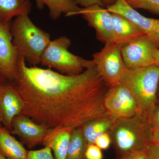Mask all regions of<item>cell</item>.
Listing matches in <instances>:
<instances>
[{
    "instance_id": "obj_1",
    "label": "cell",
    "mask_w": 159,
    "mask_h": 159,
    "mask_svg": "<svg viewBox=\"0 0 159 159\" xmlns=\"http://www.w3.org/2000/svg\"><path fill=\"white\" fill-rule=\"evenodd\" d=\"M10 83L22 101L21 114L48 128H80L109 116L103 103L109 87L94 65L80 74L67 75L29 66L20 57L16 75Z\"/></svg>"
},
{
    "instance_id": "obj_2",
    "label": "cell",
    "mask_w": 159,
    "mask_h": 159,
    "mask_svg": "<svg viewBox=\"0 0 159 159\" xmlns=\"http://www.w3.org/2000/svg\"><path fill=\"white\" fill-rule=\"evenodd\" d=\"M133 97L138 109L137 116L148 126L158 101L159 67L152 65L125 71L120 83Z\"/></svg>"
},
{
    "instance_id": "obj_3",
    "label": "cell",
    "mask_w": 159,
    "mask_h": 159,
    "mask_svg": "<svg viewBox=\"0 0 159 159\" xmlns=\"http://www.w3.org/2000/svg\"><path fill=\"white\" fill-rule=\"evenodd\" d=\"M10 29L20 57L32 66L40 64L42 55L51 41L49 33L35 25L29 15L16 17L11 22Z\"/></svg>"
},
{
    "instance_id": "obj_4",
    "label": "cell",
    "mask_w": 159,
    "mask_h": 159,
    "mask_svg": "<svg viewBox=\"0 0 159 159\" xmlns=\"http://www.w3.org/2000/svg\"><path fill=\"white\" fill-rule=\"evenodd\" d=\"M71 42L65 36L51 40L42 55V65L53 68L67 75L80 74L94 64L88 60L71 53L69 51Z\"/></svg>"
},
{
    "instance_id": "obj_5",
    "label": "cell",
    "mask_w": 159,
    "mask_h": 159,
    "mask_svg": "<svg viewBox=\"0 0 159 159\" xmlns=\"http://www.w3.org/2000/svg\"><path fill=\"white\" fill-rule=\"evenodd\" d=\"M109 133L122 156L146 148L151 143L148 125L137 116L116 120Z\"/></svg>"
},
{
    "instance_id": "obj_6",
    "label": "cell",
    "mask_w": 159,
    "mask_h": 159,
    "mask_svg": "<svg viewBox=\"0 0 159 159\" xmlns=\"http://www.w3.org/2000/svg\"><path fill=\"white\" fill-rule=\"evenodd\" d=\"M121 47L117 43H106L101 51L93 54L96 70L109 87L119 84L127 70Z\"/></svg>"
},
{
    "instance_id": "obj_7",
    "label": "cell",
    "mask_w": 159,
    "mask_h": 159,
    "mask_svg": "<svg viewBox=\"0 0 159 159\" xmlns=\"http://www.w3.org/2000/svg\"><path fill=\"white\" fill-rule=\"evenodd\" d=\"M157 49L145 34L123 45L121 54L126 69L135 70L153 65Z\"/></svg>"
},
{
    "instance_id": "obj_8",
    "label": "cell",
    "mask_w": 159,
    "mask_h": 159,
    "mask_svg": "<svg viewBox=\"0 0 159 159\" xmlns=\"http://www.w3.org/2000/svg\"><path fill=\"white\" fill-rule=\"evenodd\" d=\"M103 103L106 112L115 121L138 115L134 99L128 90L120 84L108 88Z\"/></svg>"
},
{
    "instance_id": "obj_9",
    "label": "cell",
    "mask_w": 159,
    "mask_h": 159,
    "mask_svg": "<svg viewBox=\"0 0 159 159\" xmlns=\"http://www.w3.org/2000/svg\"><path fill=\"white\" fill-rule=\"evenodd\" d=\"M99 5H94L86 8H81L75 16H82L89 25L95 29L97 38L100 41L105 43H117L111 13Z\"/></svg>"
},
{
    "instance_id": "obj_10",
    "label": "cell",
    "mask_w": 159,
    "mask_h": 159,
    "mask_svg": "<svg viewBox=\"0 0 159 159\" xmlns=\"http://www.w3.org/2000/svg\"><path fill=\"white\" fill-rule=\"evenodd\" d=\"M11 23L0 20V73L10 82L16 75L20 58L12 41Z\"/></svg>"
},
{
    "instance_id": "obj_11",
    "label": "cell",
    "mask_w": 159,
    "mask_h": 159,
    "mask_svg": "<svg viewBox=\"0 0 159 159\" xmlns=\"http://www.w3.org/2000/svg\"><path fill=\"white\" fill-rule=\"evenodd\" d=\"M107 9L111 13H117L130 20L141 29L159 48V19L145 17L139 13L125 0H116Z\"/></svg>"
},
{
    "instance_id": "obj_12",
    "label": "cell",
    "mask_w": 159,
    "mask_h": 159,
    "mask_svg": "<svg viewBox=\"0 0 159 159\" xmlns=\"http://www.w3.org/2000/svg\"><path fill=\"white\" fill-rule=\"evenodd\" d=\"M49 128L20 114L13 119L9 132L18 136L29 148L42 144Z\"/></svg>"
},
{
    "instance_id": "obj_13",
    "label": "cell",
    "mask_w": 159,
    "mask_h": 159,
    "mask_svg": "<svg viewBox=\"0 0 159 159\" xmlns=\"http://www.w3.org/2000/svg\"><path fill=\"white\" fill-rule=\"evenodd\" d=\"M23 109L22 101L17 91L11 83H7L0 94V112L5 128L10 131L13 119L21 114Z\"/></svg>"
},
{
    "instance_id": "obj_14",
    "label": "cell",
    "mask_w": 159,
    "mask_h": 159,
    "mask_svg": "<svg viewBox=\"0 0 159 159\" xmlns=\"http://www.w3.org/2000/svg\"><path fill=\"white\" fill-rule=\"evenodd\" d=\"M72 129L62 126L49 129L42 144L51 148L55 159H66Z\"/></svg>"
},
{
    "instance_id": "obj_15",
    "label": "cell",
    "mask_w": 159,
    "mask_h": 159,
    "mask_svg": "<svg viewBox=\"0 0 159 159\" xmlns=\"http://www.w3.org/2000/svg\"><path fill=\"white\" fill-rule=\"evenodd\" d=\"M111 15L114 32L117 43L120 46L145 34L138 26L125 16L115 13H111Z\"/></svg>"
},
{
    "instance_id": "obj_16",
    "label": "cell",
    "mask_w": 159,
    "mask_h": 159,
    "mask_svg": "<svg viewBox=\"0 0 159 159\" xmlns=\"http://www.w3.org/2000/svg\"><path fill=\"white\" fill-rule=\"evenodd\" d=\"M29 151L8 129L0 126V154L8 159H27Z\"/></svg>"
},
{
    "instance_id": "obj_17",
    "label": "cell",
    "mask_w": 159,
    "mask_h": 159,
    "mask_svg": "<svg viewBox=\"0 0 159 159\" xmlns=\"http://www.w3.org/2000/svg\"><path fill=\"white\" fill-rule=\"evenodd\" d=\"M115 120L109 116L94 119L83 126V134L88 145L93 144L99 136L109 132Z\"/></svg>"
},
{
    "instance_id": "obj_18",
    "label": "cell",
    "mask_w": 159,
    "mask_h": 159,
    "mask_svg": "<svg viewBox=\"0 0 159 159\" xmlns=\"http://www.w3.org/2000/svg\"><path fill=\"white\" fill-rule=\"evenodd\" d=\"M31 9L29 0H0V20L11 22L14 17L29 15Z\"/></svg>"
},
{
    "instance_id": "obj_19",
    "label": "cell",
    "mask_w": 159,
    "mask_h": 159,
    "mask_svg": "<svg viewBox=\"0 0 159 159\" xmlns=\"http://www.w3.org/2000/svg\"><path fill=\"white\" fill-rule=\"evenodd\" d=\"M44 5L48 8L49 16L53 20L58 19L63 14L66 16H75L81 8L75 0H42Z\"/></svg>"
},
{
    "instance_id": "obj_20",
    "label": "cell",
    "mask_w": 159,
    "mask_h": 159,
    "mask_svg": "<svg viewBox=\"0 0 159 159\" xmlns=\"http://www.w3.org/2000/svg\"><path fill=\"white\" fill-rule=\"evenodd\" d=\"M87 145L83 134L82 128L73 129L66 159H85Z\"/></svg>"
},
{
    "instance_id": "obj_21",
    "label": "cell",
    "mask_w": 159,
    "mask_h": 159,
    "mask_svg": "<svg viewBox=\"0 0 159 159\" xmlns=\"http://www.w3.org/2000/svg\"><path fill=\"white\" fill-rule=\"evenodd\" d=\"M134 9L148 10L152 13L159 14V0H125Z\"/></svg>"
},
{
    "instance_id": "obj_22",
    "label": "cell",
    "mask_w": 159,
    "mask_h": 159,
    "mask_svg": "<svg viewBox=\"0 0 159 159\" xmlns=\"http://www.w3.org/2000/svg\"><path fill=\"white\" fill-rule=\"evenodd\" d=\"M27 159H55L50 148L44 146L39 150H30Z\"/></svg>"
},
{
    "instance_id": "obj_23",
    "label": "cell",
    "mask_w": 159,
    "mask_h": 159,
    "mask_svg": "<svg viewBox=\"0 0 159 159\" xmlns=\"http://www.w3.org/2000/svg\"><path fill=\"white\" fill-rule=\"evenodd\" d=\"M147 147L123 155L120 159H150Z\"/></svg>"
},
{
    "instance_id": "obj_24",
    "label": "cell",
    "mask_w": 159,
    "mask_h": 159,
    "mask_svg": "<svg viewBox=\"0 0 159 159\" xmlns=\"http://www.w3.org/2000/svg\"><path fill=\"white\" fill-rule=\"evenodd\" d=\"M85 159H103L102 151L95 144L88 145L85 152Z\"/></svg>"
},
{
    "instance_id": "obj_25",
    "label": "cell",
    "mask_w": 159,
    "mask_h": 159,
    "mask_svg": "<svg viewBox=\"0 0 159 159\" xmlns=\"http://www.w3.org/2000/svg\"><path fill=\"white\" fill-rule=\"evenodd\" d=\"M111 143L110 135L109 132H107L99 136L96 139L94 144L101 150H106L109 148Z\"/></svg>"
},
{
    "instance_id": "obj_26",
    "label": "cell",
    "mask_w": 159,
    "mask_h": 159,
    "mask_svg": "<svg viewBox=\"0 0 159 159\" xmlns=\"http://www.w3.org/2000/svg\"><path fill=\"white\" fill-rule=\"evenodd\" d=\"M159 128V100L158 99L155 108L152 114L149 124L148 129Z\"/></svg>"
},
{
    "instance_id": "obj_27",
    "label": "cell",
    "mask_w": 159,
    "mask_h": 159,
    "mask_svg": "<svg viewBox=\"0 0 159 159\" xmlns=\"http://www.w3.org/2000/svg\"><path fill=\"white\" fill-rule=\"evenodd\" d=\"M150 142L159 147V128L148 129Z\"/></svg>"
},
{
    "instance_id": "obj_28",
    "label": "cell",
    "mask_w": 159,
    "mask_h": 159,
    "mask_svg": "<svg viewBox=\"0 0 159 159\" xmlns=\"http://www.w3.org/2000/svg\"><path fill=\"white\" fill-rule=\"evenodd\" d=\"M77 5L82 6L83 8H86L94 5H99L103 6L101 0H75Z\"/></svg>"
},
{
    "instance_id": "obj_29",
    "label": "cell",
    "mask_w": 159,
    "mask_h": 159,
    "mask_svg": "<svg viewBox=\"0 0 159 159\" xmlns=\"http://www.w3.org/2000/svg\"><path fill=\"white\" fill-rule=\"evenodd\" d=\"M147 148L150 159H159V150L157 146L150 143Z\"/></svg>"
},
{
    "instance_id": "obj_30",
    "label": "cell",
    "mask_w": 159,
    "mask_h": 159,
    "mask_svg": "<svg viewBox=\"0 0 159 159\" xmlns=\"http://www.w3.org/2000/svg\"><path fill=\"white\" fill-rule=\"evenodd\" d=\"M6 80H7L5 78V77L0 73V94H1L3 88L7 83L6 82Z\"/></svg>"
},
{
    "instance_id": "obj_31",
    "label": "cell",
    "mask_w": 159,
    "mask_h": 159,
    "mask_svg": "<svg viewBox=\"0 0 159 159\" xmlns=\"http://www.w3.org/2000/svg\"><path fill=\"white\" fill-rule=\"evenodd\" d=\"M154 65L159 67V48L157 49L155 53Z\"/></svg>"
},
{
    "instance_id": "obj_32",
    "label": "cell",
    "mask_w": 159,
    "mask_h": 159,
    "mask_svg": "<svg viewBox=\"0 0 159 159\" xmlns=\"http://www.w3.org/2000/svg\"><path fill=\"white\" fill-rule=\"evenodd\" d=\"M116 1V0H101L103 6H106L107 7L112 5Z\"/></svg>"
},
{
    "instance_id": "obj_33",
    "label": "cell",
    "mask_w": 159,
    "mask_h": 159,
    "mask_svg": "<svg viewBox=\"0 0 159 159\" xmlns=\"http://www.w3.org/2000/svg\"><path fill=\"white\" fill-rule=\"evenodd\" d=\"M35 2H36V6H37V8L39 9H43V8L44 6L42 0H34Z\"/></svg>"
},
{
    "instance_id": "obj_34",
    "label": "cell",
    "mask_w": 159,
    "mask_h": 159,
    "mask_svg": "<svg viewBox=\"0 0 159 159\" xmlns=\"http://www.w3.org/2000/svg\"><path fill=\"white\" fill-rule=\"evenodd\" d=\"M2 114H1V112H0V126H2Z\"/></svg>"
},
{
    "instance_id": "obj_35",
    "label": "cell",
    "mask_w": 159,
    "mask_h": 159,
    "mask_svg": "<svg viewBox=\"0 0 159 159\" xmlns=\"http://www.w3.org/2000/svg\"><path fill=\"white\" fill-rule=\"evenodd\" d=\"M0 159H8L6 158L5 157L3 156L2 155H1V154H0Z\"/></svg>"
},
{
    "instance_id": "obj_36",
    "label": "cell",
    "mask_w": 159,
    "mask_h": 159,
    "mask_svg": "<svg viewBox=\"0 0 159 159\" xmlns=\"http://www.w3.org/2000/svg\"><path fill=\"white\" fill-rule=\"evenodd\" d=\"M159 92V86H158V92Z\"/></svg>"
},
{
    "instance_id": "obj_37",
    "label": "cell",
    "mask_w": 159,
    "mask_h": 159,
    "mask_svg": "<svg viewBox=\"0 0 159 159\" xmlns=\"http://www.w3.org/2000/svg\"><path fill=\"white\" fill-rule=\"evenodd\" d=\"M157 147H158V149H159V147H158V146H157Z\"/></svg>"
}]
</instances>
